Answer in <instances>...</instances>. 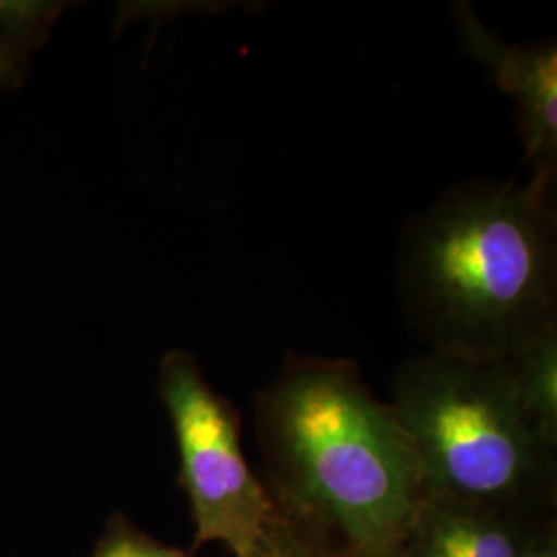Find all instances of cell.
Wrapping results in <instances>:
<instances>
[{
	"instance_id": "8992f818",
	"label": "cell",
	"mask_w": 557,
	"mask_h": 557,
	"mask_svg": "<svg viewBox=\"0 0 557 557\" xmlns=\"http://www.w3.org/2000/svg\"><path fill=\"white\" fill-rule=\"evenodd\" d=\"M541 517L423 496L397 557H518Z\"/></svg>"
},
{
	"instance_id": "30bf717a",
	"label": "cell",
	"mask_w": 557,
	"mask_h": 557,
	"mask_svg": "<svg viewBox=\"0 0 557 557\" xmlns=\"http://www.w3.org/2000/svg\"><path fill=\"white\" fill-rule=\"evenodd\" d=\"M94 557H190V554L147 535L133 520L114 512L96 543Z\"/></svg>"
},
{
	"instance_id": "7a4b0ae2",
	"label": "cell",
	"mask_w": 557,
	"mask_h": 557,
	"mask_svg": "<svg viewBox=\"0 0 557 557\" xmlns=\"http://www.w3.org/2000/svg\"><path fill=\"white\" fill-rule=\"evenodd\" d=\"M257 436L278 512L347 557H397L423 498L418 458L358 363L289 354L257 397Z\"/></svg>"
},
{
	"instance_id": "52a82bcc",
	"label": "cell",
	"mask_w": 557,
	"mask_h": 557,
	"mask_svg": "<svg viewBox=\"0 0 557 557\" xmlns=\"http://www.w3.org/2000/svg\"><path fill=\"white\" fill-rule=\"evenodd\" d=\"M504 361L527 418L557 444V324L527 338Z\"/></svg>"
},
{
	"instance_id": "5b68a950",
	"label": "cell",
	"mask_w": 557,
	"mask_h": 557,
	"mask_svg": "<svg viewBox=\"0 0 557 557\" xmlns=\"http://www.w3.org/2000/svg\"><path fill=\"white\" fill-rule=\"evenodd\" d=\"M457 23L467 52L487 66L490 77L515 101L518 137L531 176L556 178V41L506 44L481 23L467 2L457 4Z\"/></svg>"
},
{
	"instance_id": "3957f363",
	"label": "cell",
	"mask_w": 557,
	"mask_h": 557,
	"mask_svg": "<svg viewBox=\"0 0 557 557\" xmlns=\"http://www.w3.org/2000/svg\"><path fill=\"white\" fill-rule=\"evenodd\" d=\"M418 458L423 496L541 517L556 494V446L527 418L506 361L425 351L388 403Z\"/></svg>"
},
{
	"instance_id": "277c9868",
	"label": "cell",
	"mask_w": 557,
	"mask_h": 557,
	"mask_svg": "<svg viewBox=\"0 0 557 557\" xmlns=\"http://www.w3.org/2000/svg\"><path fill=\"white\" fill-rule=\"evenodd\" d=\"M160 398L178 446L180 483L190 502L195 547L223 543L234 557L252 556L277 506L246 460L238 411L184 349L161 359Z\"/></svg>"
},
{
	"instance_id": "9c48e42d",
	"label": "cell",
	"mask_w": 557,
	"mask_h": 557,
	"mask_svg": "<svg viewBox=\"0 0 557 557\" xmlns=\"http://www.w3.org/2000/svg\"><path fill=\"white\" fill-rule=\"evenodd\" d=\"M250 557H347L326 539L278 512Z\"/></svg>"
},
{
	"instance_id": "ba28073f",
	"label": "cell",
	"mask_w": 557,
	"mask_h": 557,
	"mask_svg": "<svg viewBox=\"0 0 557 557\" xmlns=\"http://www.w3.org/2000/svg\"><path fill=\"white\" fill-rule=\"evenodd\" d=\"M48 20V7L0 4V89L20 83L27 54Z\"/></svg>"
},
{
	"instance_id": "8fae6325",
	"label": "cell",
	"mask_w": 557,
	"mask_h": 557,
	"mask_svg": "<svg viewBox=\"0 0 557 557\" xmlns=\"http://www.w3.org/2000/svg\"><path fill=\"white\" fill-rule=\"evenodd\" d=\"M518 557H557V527L554 518H539Z\"/></svg>"
},
{
	"instance_id": "6da1fadb",
	"label": "cell",
	"mask_w": 557,
	"mask_h": 557,
	"mask_svg": "<svg viewBox=\"0 0 557 557\" xmlns=\"http://www.w3.org/2000/svg\"><path fill=\"white\" fill-rule=\"evenodd\" d=\"M554 182H462L405 225L398 296L428 351L504 361L557 324Z\"/></svg>"
}]
</instances>
